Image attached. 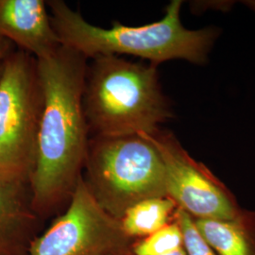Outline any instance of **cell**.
Instances as JSON below:
<instances>
[{
    "instance_id": "obj_3",
    "label": "cell",
    "mask_w": 255,
    "mask_h": 255,
    "mask_svg": "<svg viewBox=\"0 0 255 255\" xmlns=\"http://www.w3.org/2000/svg\"><path fill=\"white\" fill-rule=\"evenodd\" d=\"M82 106L95 136L151 133L173 118L157 66L131 63L116 55L93 59L86 71Z\"/></svg>"
},
{
    "instance_id": "obj_5",
    "label": "cell",
    "mask_w": 255,
    "mask_h": 255,
    "mask_svg": "<svg viewBox=\"0 0 255 255\" xmlns=\"http://www.w3.org/2000/svg\"><path fill=\"white\" fill-rule=\"evenodd\" d=\"M42 104L36 59L14 50L0 76V183L23 189L28 185Z\"/></svg>"
},
{
    "instance_id": "obj_2",
    "label": "cell",
    "mask_w": 255,
    "mask_h": 255,
    "mask_svg": "<svg viewBox=\"0 0 255 255\" xmlns=\"http://www.w3.org/2000/svg\"><path fill=\"white\" fill-rule=\"evenodd\" d=\"M51 23L62 46L86 59L103 55H132L158 65L170 60L206 63L219 36L217 27L188 29L181 21L182 1L172 0L161 20L139 27L114 22L110 28L94 26L64 1L48 2Z\"/></svg>"
},
{
    "instance_id": "obj_9",
    "label": "cell",
    "mask_w": 255,
    "mask_h": 255,
    "mask_svg": "<svg viewBox=\"0 0 255 255\" xmlns=\"http://www.w3.org/2000/svg\"><path fill=\"white\" fill-rule=\"evenodd\" d=\"M24 191L0 183V255L27 254L36 214Z\"/></svg>"
},
{
    "instance_id": "obj_4",
    "label": "cell",
    "mask_w": 255,
    "mask_h": 255,
    "mask_svg": "<svg viewBox=\"0 0 255 255\" xmlns=\"http://www.w3.org/2000/svg\"><path fill=\"white\" fill-rule=\"evenodd\" d=\"M83 169L95 200L119 220L137 202L167 196L161 156L140 135L93 137Z\"/></svg>"
},
{
    "instance_id": "obj_12",
    "label": "cell",
    "mask_w": 255,
    "mask_h": 255,
    "mask_svg": "<svg viewBox=\"0 0 255 255\" xmlns=\"http://www.w3.org/2000/svg\"><path fill=\"white\" fill-rule=\"evenodd\" d=\"M183 248L182 229L173 220L148 237L135 240L129 247V255H162Z\"/></svg>"
},
{
    "instance_id": "obj_13",
    "label": "cell",
    "mask_w": 255,
    "mask_h": 255,
    "mask_svg": "<svg viewBox=\"0 0 255 255\" xmlns=\"http://www.w3.org/2000/svg\"><path fill=\"white\" fill-rule=\"evenodd\" d=\"M174 219L182 229L183 247L187 255H218L201 237L191 216L178 208Z\"/></svg>"
},
{
    "instance_id": "obj_14",
    "label": "cell",
    "mask_w": 255,
    "mask_h": 255,
    "mask_svg": "<svg viewBox=\"0 0 255 255\" xmlns=\"http://www.w3.org/2000/svg\"><path fill=\"white\" fill-rule=\"evenodd\" d=\"M12 48L13 45L9 41L0 36V76L2 74L6 60L8 59L9 55L14 51Z\"/></svg>"
},
{
    "instance_id": "obj_7",
    "label": "cell",
    "mask_w": 255,
    "mask_h": 255,
    "mask_svg": "<svg viewBox=\"0 0 255 255\" xmlns=\"http://www.w3.org/2000/svg\"><path fill=\"white\" fill-rule=\"evenodd\" d=\"M163 161L167 197L194 219H232L241 212L228 188L182 147L172 132L160 128L142 133Z\"/></svg>"
},
{
    "instance_id": "obj_1",
    "label": "cell",
    "mask_w": 255,
    "mask_h": 255,
    "mask_svg": "<svg viewBox=\"0 0 255 255\" xmlns=\"http://www.w3.org/2000/svg\"><path fill=\"white\" fill-rule=\"evenodd\" d=\"M86 60L63 46L54 54L36 60L43 104L28 182L30 205L36 215L68 203L82 176L89 144L82 106Z\"/></svg>"
},
{
    "instance_id": "obj_15",
    "label": "cell",
    "mask_w": 255,
    "mask_h": 255,
    "mask_svg": "<svg viewBox=\"0 0 255 255\" xmlns=\"http://www.w3.org/2000/svg\"><path fill=\"white\" fill-rule=\"evenodd\" d=\"M128 255V252L127 255ZM162 255H187V254H186V252H185V250H184V247H183V248H181V249H179V250L174 251L172 253H169V254Z\"/></svg>"
},
{
    "instance_id": "obj_17",
    "label": "cell",
    "mask_w": 255,
    "mask_h": 255,
    "mask_svg": "<svg viewBox=\"0 0 255 255\" xmlns=\"http://www.w3.org/2000/svg\"><path fill=\"white\" fill-rule=\"evenodd\" d=\"M127 252V253H128ZM127 253H125V254H123V255H127Z\"/></svg>"
},
{
    "instance_id": "obj_8",
    "label": "cell",
    "mask_w": 255,
    "mask_h": 255,
    "mask_svg": "<svg viewBox=\"0 0 255 255\" xmlns=\"http://www.w3.org/2000/svg\"><path fill=\"white\" fill-rule=\"evenodd\" d=\"M0 36L36 60L62 47L43 0H0Z\"/></svg>"
},
{
    "instance_id": "obj_16",
    "label": "cell",
    "mask_w": 255,
    "mask_h": 255,
    "mask_svg": "<svg viewBox=\"0 0 255 255\" xmlns=\"http://www.w3.org/2000/svg\"><path fill=\"white\" fill-rule=\"evenodd\" d=\"M242 3H244V5H246L248 8L252 9L253 11L255 12V0H248V1H243Z\"/></svg>"
},
{
    "instance_id": "obj_11",
    "label": "cell",
    "mask_w": 255,
    "mask_h": 255,
    "mask_svg": "<svg viewBox=\"0 0 255 255\" xmlns=\"http://www.w3.org/2000/svg\"><path fill=\"white\" fill-rule=\"evenodd\" d=\"M178 209L169 197H155L139 201L119 219L121 228L131 241L142 239L163 228L174 219Z\"/></svg>"
},
{
    "instance_id": "obj_10",
    "label": "cell",
    "mask_w": 255,
    "mask_h": 255,
    "mask_svg": "<svg viewBox=\"0 0 255 255\" xmlns=\"http://www.w3.org/2000/svg\"><path fill=\"white\" fill-rule=\"evenodd\" d=\"M218 255H255V213L241 210L232 219H194Z\"/></svg>"
},
{
    "instance_id": "obj_6",
    "label": "cell",
    "mask_w": 255,
    "mask_h": 255,
    "mask_svg": "<svg viewBox=\"0 0 255 255\" xmlns=\"http://www.w3.org/2000/svg\"><path fill=\"white\" fill-rule=\"evenodd\" d=\"M132 241L119 219L95 200L81 177L67 209L46 232L32 239L28 255H119Z\"/></svg>"
}]
</instances>
